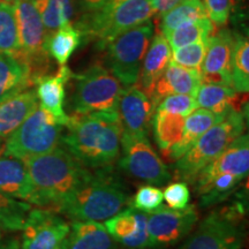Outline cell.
<instances>
[{"label":"cell","mask_w":249,"mask_h":249,"mask_svg":"<svg viewBox=\"0 0 249 249\" xmlns=\"http://www.w3.org/2000/svg\"><path fill=\"white\" fill-rule=\"evenodd\" d=\"M21 249H61L70 224L53 210L31 209L24 222Z\"/></svg>","instance_id":"obj_13"},{"label":"cell","mask_w":249,"mask_h":249,"mask_svg":"<svg viewBox=\"0 0 249 249\" xmlns=\"http://www.w3.org/2000/svg\"><path fill=\"white\" fill-rule=\"evenodd\" d=\"M249 172V139L248 134L236 138L216 160L208 164L197 174L193 185L201 186L216 176L231 173L245 179Z\"/></svg>","instance_id":"obj_17"},{"label":"cell","mask_w":249,"mask_h":249,"mask_svg":"<svg viewBox=\"0 0 249 249\" xmlns=\"http://www.w3.org/2000/svg\"><path fill=\"white\" fill-rule=\"evenodd\" d=\"M81 39L82 36L80 30L74 24H67L49 34L45 43L46 52L60 66H65L74 51L80 46Z\"/></svg>","instance_id":"obj_29"},{"label":"cell","mask_w":249,"mask_h":249,"mask_svg":"<svg viewBox=\"0 0 249 249\" xmlns=\"http://www.w3.org/2000/svg\"><path fill=\"white\" fill-rule=\"evenodd\" d=\"M163 192L154 185H145L140 187L134 195L130 205L135 210L145 213H152L163 205Z\"/></svg>","instance_id":"obj_37"},{"label":"cell","mask_w":249,"mask_h":249,"mask_svg":"<svg viewBox=\"0 0 249 249\" xmlns=\"http://www.w3.org/2000/svg\"><path fill=\"white\" fill-rule=\"evenodd\" d=\"M13 7L20 45L17 58L29 68L31 80L35 85L37 79L48 75L52 65L51 57L45 49L49 33L33 0H18L14 2Z\"/></svg>","instance_id":"obj_8"},{"label":"cell","mask_w":249,"mask_h":249,"mask_svg":"<svg viewBox=\"0 0 249 249\" xmlns=\"http://www.w3.org/2000/svg\"><path fill=\"white\" fill-rule=\"evenodd\" d=\"M244 220L241 203L216 209L178 249H241L246 240Z\"/></svg>","instance_id":"obj_6"},{"label":"cell","mask_w":249,"mask_h":249,"mask_svg":"<svg viewBox=\"0 0 249 249\" xmlns=\"http://www.w3.org/2000/svg\"><path fill=\"white\" fill-rule=\"evenodd\" d=\"M120 147L123 150L119 161L121 169L134 178L157 186L170 181L169 170L152 149L147 135L123 132Z\"/></svg>","instance_id":"obj_11"},{"label":"cell","mask_w":249,"mask_h":249,"mask_svg":"<svg viewBox=\"0 0 249 249\" xmlns=\"http://www.w3.org/2000/svg\"><path fill=\"white\" fill-rule=\"evenodd\" d=\"M82 4L85 5L86 9L87 8H92V7H97V6L104 4L107 0H81Z\"/></svg>","instance_id":"obj_43"},{"label":"cell","mask_w":249,"mask_h":249,"mask_svg":"<svg viewBox=\"0 0 249 249\" xmlns=\"http://www.w3.org/2000/svg\"><path fill=\"white\" fill-rule=\"evenodd\" d=\"M185 118L179 114L169 113L164 111H155L151 120L152 133L158 148L167 155L182 138Z\"/></svg>","instance_id":"obj_26"},{"label":"cell","mask_w":249,"mask_h":249,"mask_svg":"<svg viewBox=\"0 0 249 249\" xmlns=\"http://www.w3.org/2000/svg\"><path fill=\"white\" fill-rule=\"evenodd\" d=\"M33 85L27 65L14 55L0 51V103Z\"/></svg>","instance_id":"obj_25"},{"label":"cell","mask_w":249,"mask_h":249,"mask_svg":"<svg viewBox=\"0 0 249 249\" xmlns=\"http://www.w3.org/2000/svg\"><path fill=\"white\" fill-rule=\"evenodd\" d=\"M66 128L61 142L85 167H111L119 158L123 126L118 110L73 114Z\"/></svg>","instance_id":"obj_1"},{"label":"cell","mask_w":249,"mask_h":249,"mask_svg":"<svg viewBox=\"0 0 249 249\" xmlns=\"http://www.w3.org/2000/svg\"><path fill=\"white\" fill-rule=\"evenodd\" d=\"M46 31L52 34L59 28L73 24L79 0H33Z\"/></svg>","instance_id":"obj_27"},{"label":"cell","mask_w":249,"mask_h":249,"mask_svg":"<svg viewBox=\"0 0 249 249\" xmlns=\"http://www.w3.org/2000/svg\"><path fill=\"white\" fill-rule=\"evenodd\" d=\"M23 161L35 187L30 204L55 213L62 201L90 174L70 152L59 147Z\"/></svg>","instance_id":"obj_2"},{"label":"cell","mask_w":249,"mask_h":249,"mask_svg":"<svg viewBox=\"0 0 249 249\" xmlns=\"http://www.w3.org/2000/svg\"><path fill=\"white\" fill-rule=\"evenodd\" d=\"M242 180L244 179L235 174L223 173L216 176L203 185L194 187L195 193L200 196L201 207H211L226 200L227 196L235 192L236 187Z\"/></svg>","instance_id":"obj_31"},{"label":"cell","mask_w":249,"mask_h":249,"mask_svg":"<svg viewBox=\"0 0 249 249\" xmlns=\"http://www.w3.org/2000/svg\"><path fill=\"white\" fill-rule=\"evenodd\" d=\"M155 15H160L177 5L180 0H150Z\"/></svg>","instance_id":"obj_41"},{"label":"cell","mask_w":249,"mask_h":249,"mask_svg":"<svg viewBox=\"0 0 249 249\" xmlns=\"http://www.w3.org/2000/svg\"><path fill=\"white\" fill-rule=\"evenodd\" d=\"M31 210L28 202L15 200L0 193V226L8 231H21Z\"/></svg>","instance_id":"obj_35"},{"label":"cell","mask_w":249,"mask_h":249,"mask_svg":"<svg viewBox=\"0 0 249 249\" xmlns=\"http://www.w3.org/2000/svg\"><path fill=\"white\" fill-rule=\"evenodd\" d=\"M232 88L236 92L249 90V43L244 36H233L231 54Z\"/></svg>","instance_id":"obj_32"},{"label":"cell","mask_w":249,"mask_h":249,"mask_svg":"<svg viewBox=\"0 0 249 249\" xmlns=\"http://www.w3.org/2000/svg\"><path fill=\"white\" fill-rule=\"evenodd\" d=\"M245 130V117L240 111H230L226 117L211 127L193 147L176 160L174 177L185 182H194L197 174L229 147Z\"/></svg>","instance_id":"obj_5"},{"label":"cell","mask_w":249,"mask_h":249,"mask_svg":"<svg viewBox=\"0 0 249 249\" xmlns=\"http://www.w3.org/2000/svg\"><path fill=\"white\" fill-rule=\"evenodd\" d=\"M154 35L151 20L121 34L107 48V68L119 80L124 88L136 85L142 60Z\"/></svg>","instance_id":"obj_9"},{"label":"cell","mask_w":249,"mask_h":249,"mask_svg":"<svg viewBox=\"0 0 249 249\" xmlns=\"http://www.w3.org/2000/svg\"><path fill=\"white\" fill-rule=\"evenodd\" d=\"M171 61V46L166 37L158 31L145 52L136 86L150 98L154 87Z\"/></svg>","instance_id":"obj_20"},{"label":"cell","mask_w":249,"mask_h":249,"mask_svg":"<svg viewBox=\"0 0 249 249\" xmlns=\"http://www.w3.org/2000/svg\"><path fill=\"white\" fill-rule=\"evenodd\" d=\"M195 97L198 107L223 117L236 108V91L229 86L202 82Z\"/></svg>","instance_id":"obj_28"},{"label":"cell","mask_w":249,"mask_h":249,"mask_svg":"<svg viewBox=\"0 0 249 249\" xmlns=\"http://www.w3.org/2000/svg\"><path fill=\"white\" fill-rule=\"evenodd\" d=\"M164 200L171 209H185L191 201V193L185 181L173 182L163 192Z\"/></svg>","instance_id":"obj_39"},{"label":"cell","mask_w":249,"mask_h":249,"mask_svg":"<svg viewBox=\"0 0 249 249\" xmlns=\"http://www.w3.org/2000/svg\"><path fill=\"white\" fill-rule=\"evenodd\" d=\"M0 193L31 203L35 187L22 160L5 155L0 157Z\"/></svg>","instance_id":"obj_21"},{"label":"cell","mask_w":249,"mask_h":249,"mask_svg":"<svg viewBox=\"0 0 249 249\" xmlns=\"http://www.w3.org/2000/svg\"><path fill=\"white\" fill-rule=\"evenodd\" d=\"M0 51L17 57L20 52L13 5L0 2Z\"/></svg>","instance_id":"obj_34"},{"label":"cell","mask_w":249,"mask_h":249,"mask_svg":"<svg viewBox=\"0 0 249 249\" xmlns=\"http://www.w3.org/2000/svg\"><path fill=\"white\" fill-rule=\"evenodd\" d=\"M207 45L208 39H204L173 50L172 61L182 67L200 71L207 52Z\"/></svg>","instance_id":"obj_36"},{"label":"cell","mask_w":249,"mask_h":249,"mask_svg":"<svg viewBox=\"0 0 249 249\" xmlns=\"http://www.w3.org/2000/svg\"><path fill=\"white\" fill-rule=\"evenodd\" d=\"M37 107L38 99L33 89L0 103V138H8Z\"/></svg>","instance_id":"obj_24"},{"label":"cell","mask_w":249,"mask_h":249,"mask_svg":"<svg viewBox=\"0 0 249 249\" xmlns=\"http://www.w3.org/2000/svg\"><path fill=\"white\" fill-rule=\"evenodd\" d=\"M224 118L225 117L213 113L207 108H196L185 118L182 138L174 147L171 148L166 157L172 160H178L198 141V139L205 132H208L216 124L220 123Z\"/></svg>","instance_id":"obj_23"},{"label":"cell","mask_w":249,"mask_h":249,"mask_svg":"<svg viewBox=\"0 0 249 249\" xmlns=\"http://www.w3.org/2000/svg\"><path fill=\"white\" fill-rule=\"evenodd\" d=\"M232 43L233 36L227 30L208 38L207 52L200 68L202 82L232 87Z\"/></svg>","instance_id":"obj_15"},{"label":"cell","mask_w":249,"mask_h":249,"mask_svg":"<svg viewBox=\"0 0 249 249\" xmlns=\"http://www.w3.org/2000/svg\"><path fill=\"white\" fill-rule=\"evenodd\" d=\"M0 249H21V245L18 239L12 238L6 241H0Z\"/></svg>","instance_id":"obj_42"},{"label":"cell","mask_w":249,"mask_h":249,"mask_svg":"<svg viewBox=\"0 0 249 249\" xmlns=\"http://www.w3.org/2000/svg\"><path fill=\"white\" fill-rule=\"evenodd\" d=\"M18 1V0H0V2H7V4H14V2Z\"/></svg>","instance_id":"obj_44"},{"label":"cell","mask_w":249,"mask_h":249,"mask_svg":"<svg viewBox=\"0 0 249 249\" xmlns=\"http://www.w3.org/2000/svg\"><path fill=\"white\" fill-rule=\"evenodd\" d=\"M59 205L57 213L71 220L102 222L114 216L129 202V194L111 169H96Z\"/></svg>","instance_id":"obj_3"},{"label":"cell","mask_w":249,"mask_h":249,"mask_svg":"<svg viewBox=\"0 0 249 249\" xmlns=\"http://www.w3.org/2000/svg\"><path fill=\"white\" fill-rule=\"evenodd\" d=\"M73 74L66 65L60 66L54 75H44L35 81L36 95L40 107L49 112L59 124L66 127L70 123V117L64 110L66 97V83L71 79Z\"/></svg>","instance_id":"obj_18"},{"label":"cell","mask_w":249,"mask_h":249,"mask_svg":"<svg viewBox=\"0 0 249 249\" xmlns=\"http://www.w3.org/2000/svg\"><path fill=\"white\" fill-rule=\"evenodd\" d=\"M155 15L150 0H107L87 8L76 22L83 38L97 39L103 49L124 31L143 24Z\"/></svg>","instance_id":"obj_4"},{"label":"cell","mask_w":249,"mask_h":249,"mask_svg":"<svg viewBox=\"0 0 249 249\" xmlns=\"http://www.w3.org/2000/svg\"><path fill=\"white\" fill-rule=\"evenodd\" d=\"M118 113L123 132L148 136L155 107L151 99L138 86L124 89L118 103Z\"/></svg>","instance_id":"obj_14"},{"label":"cell","mask_w":249,"mask_h":249,"mask_svg":"<svg viewBox=\"0 0 249 249\" xmlns=\"http://www.w3.org/2000/svg\"><path fill=\"white\" fill-rule=\"evenodd\" d=\"M201 83L200 71L182 67L171 60L163 75L155 85L150 95L155 110L161 99L169 95H173V93L189 95L195 97Z\"/></svg>","instance_id":"obj_19"},{"label":"cell","mask_w":249,"mask_h":249,"mask_svg":"<svg viewBox=\"0 0 249 249\" xmlns=\"http://www.w3.org/2000/svg\"><path fill=\"white\" fill-rule=\"evenodd\" d=\"M75 85L71 99L74 116L118 110L124 87L107 67L93 65L80 74H73Z\"/></svg>","instance_id":"obj_7"},{"label":"cell","mask_w":249,"mask_h":249,"mask_svg":"<svg viewBox=\"0 0 249 249\" xmlns=\"http://www.w3.org/2000/svg\"><path fill=\"white\" fill-rule=\"evenodd\" d=\"M197 107V102H196L195 97H193V96L173 93V95H169L161 99L160 104L156 107L155 111H164L169 112V113L187 117Z\"/></svg>","instance_id":"obj_38"},{"label":"cell","mask_w":249,"mask_h":249,"mask_svg":"<svg viewBox=\"0 0 249 249\" xmlns=\"http://www.w3.org/2000/svg\"><path fill=\"white\" fill-rule=\"evenodd\" d=\"M213 33V24L209 18H198L195 21H188L179 24L170 33H167V42L173 50L181 48V46L192 44L198 40L208 39Z\"/></svg>","instance_id":"obj_33"},{"label":"cell","mask_w":249,"mask_h":249,"mask_svg":"<svg viewBox=\"0 0 249 249\" xmlns=\"http://www.w3.org/2000/svg\"><path fill=\"white\" fill-rule=\"evenodd\" d=\"M208 18L214 26H224L231 11V0H203Z\"/></svg>","instance_id":"obj_40"},{"label":"cell","mask_w":249,"mask_h":249,"mask_svg":"<svg viewBox=\"0 0 249 249\" xmlns=\"http://www.w3.org/2000/svg\"><path fill=\"white\" fill-rule=\"evenodd\" d=\"M1 229H2V227L0 226V241H1V236H2V234H1Z\"/></svg>","instance_id":"obj_45"},{"label":"cell","mask_w":249,"mask_h":249,"mask_svg":"<svg viewBox=\"0 0 249 249\" xmlns=\"http://www.w3.org/2000/svg\"><path fill=\"white\" fill-rule=\"evenodd\" d=\"M61 249H119V244L99 222L73 220Z\"/></svg>","instance_id":"obj_22"},{"label":"cell","mask_w":249,"mask_h":249,"mask_svg":"<svg viewBox=\"0 0 249 249\" xmlns=\"http://www.w3.org/2000/svg\"><path fill=\"white\" fill-rule=\"evenodd\" d=\"M157 17L158 31L166 35L179 24L208 18V14L202 0H180L172 8Z\"/></svg>","instance_id":"obj_30"},{"label":"cell","mask_w":249,"mask_h":249,"mask_svg":"<svg viewBox=\"0 0 249 249\" xmlns=\"http://www.w3.org/2000/svg\"><path fill=\"white\" fill-rule=\"evenodd\" d=\"M148 216L149 213H141L130 207L105 220L104 226L108 234L124 247L145 249L149 248Z\"/></svg>","instance_id":"obj_16"},{"label":"cell","mask_w":249,"mask_h":249,"mask_svg":"<svg viewBox=\"0 0 249 249\" xmlns=\"http://www.w3.org/2000/svg\"><path fill=\"white\" fill-rule=\"evenodd\" d=\"M64 126L49 112L37 107L11 135L5 145V156L29 160L53 150L61 142Z\"/></svg>","instance_id":"obj_10"},{"label":"cell","mask_w":249,"mask_h":249,"mask_svg":"<svg viewBox=\"0 0 249 249\" xmlns=\"http://www.w3.org/2000/svg\"><path fill=\"white\" fill-rule=\"evenodd\" d=\"M149 214L148 239L149 248L152 249H164L179 244L191 234L198 220L194 205H187L180 210L161 205Z\"/></svg>","instance_id":"obj_12"}]
</instances>
